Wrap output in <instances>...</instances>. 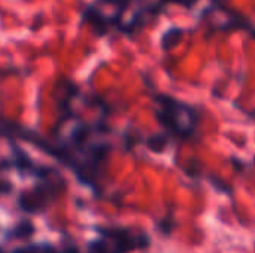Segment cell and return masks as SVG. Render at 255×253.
<instances>
[{
    "label": "cell",
    "mask_w": 255,
    "mask_h": 253,
    "mask_svg": "<svg viewBox=\"0 0 255 253\" xmlns=\"http://www.w3.org/2000/svg\"><path fill=\"white\" fill-rule=\"evenodd\" d=\"M48 180H42V183L36 185L33 189H28L25 192H22L18 197V207L31 215V213H37L40 210L45 209V206L55 197L57 194V188Z\"/></svg>",
    "instance_id": "obj_1"
},
{
    "label": "cell",
    "mask_w": 255,
    "mask_h": 253,
    "mask_svg": "<svg viewBox=\"0 0 255 253\" xmlns=\"http://www.w3.org/2000/svg\"><path fill=\"white\" fill-rule=\"evenodd\" d=\"M182 34H184V30L182 28H178V27L166 30L164 34L161 36V48L164 51H169L170 48H173L181 40Z\"/></svg>",
    "instance_id": "obj_2"
},
{
    "label": "cell",
    "mask_w": 255,
    "mask_h": 253,
    "mask_svg": "<svg viewBox=\"0 0 255 253\" xmlns=\"http://www.w3.org/2000/svg\"><path fill=\"white\" fill-rule=\"evenodd\" d=\"M34 233V225L28 221V219H24L21 221L12 231H10V236L13 239H19V240H25L28 237H31Z\"/></svg>",
    "instance_id": "obj_3"
},
{
    "label": "cell",
    "mask_w": 255,
    "mask_h": 253,
    "mask_svg": "<svg viewBox=\"0 0 255 253\" xmlns=\"http://www.w3.org/2000/svg\"><path fill=\"white\" fill-rule=\"evenodd\" d=\"M148 149H151L155 154H161L167 146V136L166 134H154L146 140Z\"/></svg>",
    "instance_id": "obj_4"
},
{
    "label": "cell",
    "mask_w": 255,
    "mask_h": 253,
    "mask_svg": "<svg viewBox=\"0 0 255 253\" xmlns=\"http://www.w3.org/2000/svg\"><path fill=\"white\" fill-rule=\"evenodd\" d=\"M12 253H57V251L49 245H28L15 249Z\"/></svg>",
    "instance_id": "obj_5"
},
{
    "label": "cell",
    "mask_w": 255,
    "mask_h": 253,
    "mask_svg": "<svg viewBox=\"0 0 255 253\" xmlns=\"http://www.w3.org/2000/svg\"><path fill=\"white\" fill-rule=\"evenodd\" d=\"M10 189H12V185L9 182H6V180L0 179V194H7Z\"/></svg>",
    "instance_id": "obj_6"
},
{
    "label": "cell",
    "mask_w": 255,
    "mask_h": 253,
    "mask_svg": "<svg viewBox=\"0 0 255 253\" xmlns=\"http://www.w3.org/2000/svg\"><path fill=\"white\" fill-rule=\"evenodd\" d=\"M60 253H79V252H78V249H76L75 246H69V248H66L64 251H61Z\"/></svg>",
    "instance_id": "obj_7"
}]
</instances>
